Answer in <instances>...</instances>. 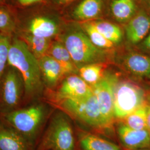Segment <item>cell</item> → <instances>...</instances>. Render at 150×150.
Listing matches in <instances>:
<instances>
[{"mask_svg":"<svg viewBox=\"0 0 150 150\" xmlns=\"http://www.w3.org/2000/svg\"><path fill=\"white\" fill-rule=\"evenodd\" d=\"M8 65L15 67L21 75L25 83L23 106L43 98L45 87L38 60L21 40L15 35L11 39Z\"/></svg>","mask_w":150,"mask_h":150,"instance_id":"1","label":"cell"},{"mask_svg":"<svg viewBox=\"0 0 150 150\" xmlns=\"http://www.w3.org/2000/svg\"><path fill=\"white\" fill-rule=\"evenodd\" d=\"M44 4L22 8L12 6L16 17V32L52 40L58 38L66 21L54 10L43 5Z\"/></svg>","mask_w":150,"mask_h":150,"instance_id":"2","label":"cell"},{"mask_svg":"<svg viewBox=\"0 0 150 150\" xmlns=\"http://www.w3.org/2000/svg\"><path fill=\"white\" fill-rule=\"evenodd\" d=\"M50 105L42 98L36 100L0 116V121L15 129L36 149L43 134L44 124L50 112Z\"/></svg>","mask_w":150,"mask_h":150,"instance_id":"3","label":"cell"},{"mask_svg":"<svg viewBox=\"0 0 150 150\" xmlns=\"http://www.w3.org/2000/svg\"><path fill=\"white\" fill-rule=\"evenodd\" d=\"M56 38L65 46L78 69L86 64L107 62L108 59V51L98 48L92 43L78 22L66 21Z\"/></svg>","mask_w":150,"mask_h":150,"instance_id":"4","label":"cell"},{"mask_svg":"<svg viewBox=\"0 0 150 150\" xmlns=\"http://www.w3.org/2000/svg\"><path fill=\"white\" fill-rule=\"evenodd\" d=\"M75 146L71 122L66 113L58 110L51 118L36 150H74Z\"/></svg>","mask_w":150,"mask_h":150,"instance_id":"5","label":"cell"},{"mask_svg":"<svg viewBox=\"0 0 150 150\" xmlns=\"http://www.w3.org/2000/svg\"><path fill=\"white\" fill-rule=\"evenodd\" d=\"M50 105L92 128L107 129L93 92L79 99H66Z\"/></svg>","mask_w":150,"mask_h":150,"instance_id":"6","label":"cell"},{"mask_svg":"<svg viewBox=\"0 0 150 150\" xmlns=\"http://www.w3.org/2000/svg\"><path fill=\"white\" fill-rule=\"evenodd\" d=\"M25 83L15 67L7 65L0 82V116L23 106Z\"/></svg>","mask_w":150,"mask_h":150,"instance_id":"7","label":"cell"},{"mask_svg":"<svg viewBox=\"0 0 150 150\" xmlns=\"http://www.w3.org/2000/svg\"><path fill=\"white\" fill-rule=\"evenodd\" d=\"M146 104L145 92L142 88L129 81H118L114 93L115 119L122 120Z\"/></svg>","mask_w":150,"mask_h":150,"instance_id":"8","label":"cell"},{"mask_svg":"<svg viewBox=\"0 0 150 150\" xmlns=\"http://www.w3.org/2000/svg\"><path fill=\"white\" fill-rule=\"evenodd\" d=\"M93 93L92 87L79 75L65 77L54 90H45L42 99L50 104L66 99H79Z\"/></svg>","mask_w":150,"mask_h":150,"instance_id":"9","label":"cell"},{"mask_svg":"<svg viewBox=\"0 0 150 150\" xmlns=\"http://www.w3.org/2000/svg\"><path fill=\"white\" fill-rule=\"evenodd\" d=\"M118 81L117 75L106 71L102 80L92 87L107 129L112 126L115 120L113 115L114 93L115 87Z\"/></svg>","mask_w":150,"mask_h":150,"instance_id":"10","label":"cell"},{"mask_svg":"<svg viewBox=\"0 0 150 150\" xmlns=\"http://www.w3.org/2000/svg\"><path fill=\"white\" fill-rule=\"evenodd\" d=\"M127 42L138 46L150 32V15L141 6L139 12L123 26Z\"/></svg>","mask_w":150,"mask_h":150,"instance_id":"11","label":"cell"},{"mask_svg":"<svg viewBox=\"0 0 150 150\" xmlns=\"http://www.w3.org/2000/svg\"><path fill=\"white\" fill-rule=\"evenodd\" d=\"M105 8V0H81L67 12V21L81 23L100 19Z\"/></svg>","mask_w":150,"mask_h":150,"instance_id":"12","label":"cell"},{"mask_svg":"<svg viewBox=\"0 0 150 150\" xmlns=\"http://www.w3.org/2000/svg\"><path fill=\"white\" fill-rule=\"evenodd\" d=\"M38 60L45 90H54L69 75L58 61L48 55Z\"/></svg>","mask_w":150,"mask_h":150,"instance_id":"13","label":"cell"},{"mask_svg":"<svg viewBox=\"0 0 150 150\" xmlns=\"http://www.w3.org/2000/svg\"><path fill=\"white\" fill-rule=\"evenodd\" d=\"M118 137L127 150L147 149L150 147V132L148 129H131L121 122L117 127Z\"/></svg>","mask_w":150,"mask_h":150,"instance_id":"14","label":"cell"},{"mask_svg":"<svg viewBox=\"0 0 150 150\" xmlns=\"http://www.w3.org/2000/svg\"><path fill=\"white\" fill-rule=\"evenodd\" d=\"M140 0H110L108 12L116 23L124 26L139 12Z\"/></svg>","mask_w":150,"mask_h":150,"instance_id":"15","label":"cell"},{"mask_svg":"<svg viewBox=\"0 0 150 150\" xmlns=\"http://www.w3.org/2000/svg\"><path fill=\"white\" fill-rule=\"evenodd\" d=\"M0 150H36L15 129L0 121Z\"/></svg>","mask_w":150,"mask_h":150,"instance_id":"16","label":"cell"},{"mask_svg":"<svg viewBox=\"0 0 150 150\" xmlns=\"http://www.w3.org/2000/svg\"><path fill=\"white\" fill-rule=\"evenodd\" d=\"M121 63L132 75L140 77L150 76V56L147 54L130 51L123 55Z\"/></svg>","mask_w":150,"mask_h":150,"instance_id":"17","label":"cell"},{"mask_svg":"<svg viewBox=\"0 0 150 150\" xmlns=\"http://www.w3.org/2000/svg\"><path fill=\"white\" fill-rule=\"evenodd\" d=\"M48 55L58 61L69 75L78 74V69L74 64L69 52L62 42L54 39L48 49Z\"/></svg>","mask_w":150,"mask_h":150,"instance_id":"18","label":"cell"},{"mask_svg":"<svg viewBox=\"0 0 150 150\" xmlns=\"http://www.w3.org/2000/svg\"><path fill=\"white\" fill-rule=\"evenodd\" d=\"M17 37L26 44L27 48L38 59L47 55L52 39L38 37L30 33L17 32Z\"/></svg>","mask_w":150,"mask_h":150,"instance_id":"19","label":"cell"},{"mask_svg":"<svg viewBox=\"0 0 150 150\" xmlns=\"http://www.w3.org/2000/svg\"><path fill=\"white\" fill-rule=\"evenodd\" d=\"M91 22L97 30L115 46L122 42L125 35L123 30L120 25L101 18Z\"/></svg>","mask_w":150,"mask_h":150,"instance_id":"20","label":"cell"},{"mask_svg":"<svg viewBox=\"0 0 150 150\" xmlns=\"http://www.w3.org/2000/svg\"><path fill=\"white\" fill-rule=\"evenodd\" d=\"M79 140L82 150H121L117 145L90 133L81 134Z\"/></svg>","mask_w":150,"mask_h":150,"instance_id":"21","label":"cell"},{"mask_svg":"<svg viewBox=\"0 0 150 150\" xmlns=\"http://www.w3.org/2000/svg\"><path fill=\"white\" fill-rule=\"evenodd\" d=\"M107 68V62L86 64L78 69L81 78L92 87L102 80Z\"/></svg>","mask_w":150,"mask_h":150,"instance_id":"22","label":"cell"},{"mask_svg":"<svg viewBox=\"0 0 150 150\" xmlns=\"http://www.w3.org/2000/svg\"><path fill=\"white\" fill-rule=\"evenodd\" d=\"M17 31L13 7L8 4H0V34L13 36Z\"/></svg>","mask_w":150,"mask_h":150,"instance_id":"23","label":"cell"},{"mask_svg":"<svg viewBox=\"0 0 150 150\" xmlns=\"http://www.w3.org/2000/svg\"><path fill=\"white\" fill-rule=\"evenodd\" d=\"M79 23L92 43L96 47L108 52L115 48V45L105 38L94 26L92 22H83Z\"/></svg>","mask_w":150,"mask_h":150,"instance_id":"24","label":"cell"},{"mask_svg":"<svg viewBox=\"0 0 150 150\" xmlns=\"http://www.w3.org/2000/svg\"><path fill=\"white\" fill-rule=\"evenodd\" d=\"M146 105L129 114L122 120V123L131 129L136 130L147 129L146 123Z\"/></svg>","mask_w":150,"mask_h":150,"instance_id":"25","label":"cell"},{"mask_svg":"<svg viewBox=\"0 0 150 150\" xmlns=\"http://www.w3.org/2000/svg\"><path fill=\"white\" fill-rule=\"evenodd\" d=\"M12 36L0 34V82L8 65V57Z\"/></svg>","mask_w":150,"mask_h":150,"instance_id":"26","label":"cell"},{"mask_svg":"<svg viewBox=\"0 0 150 150\" xmlns=\"http://www.w3.org/2000/svg\"><path fill=\"white\" fill-rule=\"evenodd\" d=\"M46 0H14V4L12 6L16 8H26L33 6L43 4Z\"/></svg>","mask_w":150,"mask_h":150,"instance_id":"27","label":"cell"},{"mask_svg":"<svg viewBox=\"0 0 150 150\" xmlns=\"http://www.w3.org/2000/svg\"><path fill=\"white\" fill-rule=\"evenodd\" d=\"M76 0H50V4L55 8L63 9L71 5Z\"/></svg>","mask_w":150,"mask_h":150,"instance_id":"28","label":"cell"},{"mask_svg":"<svg viewBox=\"0 0 150 150\" xmlns=\"http://www.w3.org/2000/svg\"><path fill=\"white\" fill-rule=\"evenodd\" d=\"M137 46L142 52L150 56V32Z\"/></svg>","mask_w":150,"mask_h":150,"instance_id":"29","label":"cell"},{"mask_svg":"<svg viewBox=\"0 0 150 150\" xmlns=\"http://www.w3.org/2000/svg\"><path fill=\"white\" fill-rule=\"evenodd\" d=\"M146 123L147 129L150 132V101L146 105Z\"/></svg>","mask_w":150,"mask_h":150,"instance_id":"30","label":"cell"},{"mask_svg":"<svg viewBox=\"0 0 150 150\" xmlns=\"http://www.w3.org/2000/svg\"><path fill=\"white\" fill-rule=\"evenodd\" d=\"M141 6L150 15V0H140Z\"/></svg>","mask_w":150,"mask_h":150,"instance_id":"31","label":"cell"},{"mask_svg":"<svg viewBox=\"0 0 150 150\" xmlns=\"http://www.w3.org/2000/svg\"><path fill=\"white\" fill-rule=\"evenodd\" d=\"M0 4H8V0H0Z\"/></svg>","mask_w":150,"mask_h":150,"instance_id":"32","label":"cell"},{"mask_svg":"<svg viewBox=\"0 0 150 150\" xmlns=\"http://www.w3.org/2000/svg\"><path fill=\"white\" fill-rule=\"evenodd\" d=\"M150 150L149 149H139V150Z\"/></svg>","mask_w":150,"mask_h":150,"instance_id":"33","label":"cell"}]
</instances>
